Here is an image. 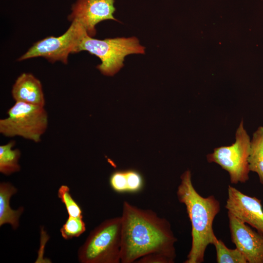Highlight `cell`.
Instances as JSON below:
<instances>
[{"label": "cell", "instance_id": "cell-1", "mask_svg": "<svg viewBox=\"0 0 263 263\" xmlns=\"http://www.w3.org/2000/svg\"><path fill=\"white\" fill-rule=\"evenodd\" d=\"M121 263H135L152 253L174 259L177 239L169 222L151 209H142L124 201L122 206Z\"/></svg>", "mask_w": 263, "mask_h": 263}, {"label": "cell", "instance_id": "cell-2", "mask_svg": "<svg viewBox=\"0 0 263 263\" xmlns=\"http://www.w3.org/2000/svg\"><path fill=\"white\" fill-rule=\"evenodd\" d=\"M180 179L176 194L180 203L186 206L191 225V246L184 263H201L204 262L207 246L217 238L212 226L220 210V204L213 195L204 197L197 192L189 170H186Z\"/></svg>", "mask_w": 263, "mask_h": 263}, {"label": "cell", "instance_id": "cell-3", "mask_svg": "<svg viewBox=\"0 0 263 263\" xmlns=\"http://www.w3.org/2000/svg\"><path fill=\"white\" fill-rule=\"evenodd\" d=\"M121 217L106 219L92 230L78 251L81 263H121Z\"/></svg>", "mask_w": 263, "mask_h": 263}, {"label": "cell", "instance_id": "cell-4", "mask_svg": "<svg viewBox=\"0 0 263 263\" xmlns=\"http://www.w3.org/2000/svg\"><path fill=\"white\" fill-rule=\"evenodd\" d=\"M145 50L134 37L98 39L86 34L80 43L78 52L86 51L97 56L101 63L96 68L103 75L112 76L124 66V59L127 55L144 54Z\"/></svg>", "mask_w": 263, "mask_h": 263}, {"label": "cell", "instance_id": "cell-5", "mask_svg": "<svg viewBox=\"0 0 263 263\" xmlns=\"http://www.w3.org/2000/svg\"><path fill=\"white\" fill-rule=\"evenodd\" d=\"M48 125L44 107L15 102L8 110L7 116L0 119V133L6 137L19 136L38 143Z\"/></svg>", "mask_w": 263, "mask_h": 263}, {"label": "cell", "instance_id": "cell-6", "mask_svg": "<svg viewBox=\"0 0 263 263\" xmlns=\"http://www.w3.org/2000/svg\"><path fill=\"white\" fill-rule=\"evenodd\" d=\"M235 135V142L231 145L216 148L207 155L209 163H215L228 172L230 182L233 184L245 183L250 171L248 159L251 140L244 129L243 120Z\"/></svg>", "mask_w": 263, "mask_h": 263}, {"label": "cell", "instance_id": "cell-7", "mask_svg": "<svg viewBox=\"0 0 263 263\" xmlns=\"http://www.w3.org/2000/svg\"><path fill=\"white\" fill-rule=\"evenodd\" d=\"M86 34L85 28L80 23L73 21L61 36L47 37L36 42L18 60L42 57L51 63L59 61L67 64L70 54L78 53V47Z\"/></svg>", "mask_w": 263, "mask_h": 263}, {"label": "cell", "instance_id": "cell-8", "mask_svg": "<svg viewBox=\"0 0 263 263\" xmlns=\"http://www.w3.org/2000/svg\"><path fill=\"white\" fill-rule=\"evenodd\" d=\"M114 0H76L72 5L69 20L76 21L85 28L88 36H95L96 25L105 20L119 21L113 16Z\"/></svg>", "mask_w": 263, "mask_h": 263}, {"label": "cell", "instance_id": "cell-9", "mask_svg": "<svg viewBox=\"0 0 263 263\" xmlns=\"http://www.w3.org/2000/svg\"><path fill=\"white\" fill-rule=\"evenodd\" d=\"M231 240L248 263H263V234L228 212Z\"/></svg>", "mask_w": 263, "mask_h": 263}, {"label": "cell", "instance_id": "cell-10", "mask_svg": "<svg viewBox=\"0 0 263 263\" xmlns=\"http://www.w3.org/2000/svg\"><path fill=\"white\" fill-rule=\"evenodd\" d=\"M225 208L228 212L263 234V209L260 199L244 194L229 185Z\"/></svg>", "mask_w": 263, "mask_h": 263}, {"label": "cell", "instance_id": "cell-11", "mask_svg": "<svg viewBox=\"0 0 263 263\" xmlns=\"http://www.w3.org/2000/svg\"><path fill=\"white\" fill-rule=\"evenodd\" d=\"M15 102L45 107V99L41 82L30 73H22L16 79L12 89Z\"/></svg>", "mask_w": 263, "mask_h": 263}, {"label": "cell", "instance_id": "cell-12", "mask_svg": "<svg viewBox=\"0 0 263 263\" xmlns=\"http://www.w3.org/2000/svg\"><path fill=\"white\" fill-rule=\"evenodd\" d=\"M17 191V188L9 182L0 184V226L9 224L16 230L19 226V218L24 211V207H20L14 210L10 206L11 196Z\"/></svg>", "mask_w": 263, "mask_h": 263}, {"label": "cell", "instance_id": "cell-13", "mask_svg": "<svg viewBox=\"0 0 263 263\" xmlns=\"http://www.w3.org/2000/svg\"><path fill=\"white\" fill-rule=\"evenodd\" d=\"M250 171L258 175L260 182L263 184V127L260 126L253 133L250 141L248 159Z\"/></svg>", "mask_w": 263, "mask_h": 263}, {"label": "cell", "instance_id": "cell-14", "mask_svg": "<svg viewBox=\"0 0 263 263\" xmlns=\"http://www.w3.org/2000/svg\"><path fill=\"white\" fill-rule=\"evenodd\" d=\"M15 145L16 141L11 140L0 146V172L5 175H10L20 170L19 162L21 152L19 149H13Z\"/></svg>", "mask_w": 263, "mask_h": 263}, {"label": "cell", "instance_id": "cell-15", "mask_svg": "<svg viewBox=\"0 0 263 263\" xmlns=\"http://www.w3.org/2000/svg\"><path fill=\"white\" fill-rule=\"evenodd\" d=\"M216 251L218 263H247L242 252L238 249L228 248L223 242L216 238L213 244Z\"/></svg>", "mask_w": 263, "mask_h": 263}, {"label": "cell", "instance_id": "cell-16", "mask_svg": "<svg viewBox=\"0 0 263 263\" xmlns=\"http://www.w3.org/2000/svg\"><path fill=\"white\" fill-rule=\"evenodd\" d=\"M86 231V225L81 217L69 216L60 229L61 236L65 240L78 237Z\"/></svg>", "mask_w": 263, "mask_h": 263}, {"label": "cell", "instance_id": "cell-17", "mask_svg": "<svg viewBox=\"0 0 263 263\" xmlns=\"http://www.w3.org/2000/svg\"><path fill=\"white\" fill-rule=\"evenodd\" d=\"M70 191L68 186L61 185L58 189L57 196L64 205L69 216L83 218L82 210L72 197Z\"/></svg>", "mask_w": 263, "mask_h": 263}, {"label": "cell", "instance_id": "cell-18", "mask_svg": "<svg viewBox=\"0 0 263 263\" xmlns=\"http://www.w3.org/2000/svg\"><path fill=\"white\" fill-rule=\"evenodd\" d=\"M109 184L111 188L115 192H128L125 170H116L113 172L109 178Z\"/></svg>", "mask_w": 263, "mask_h": 263}, {"label": "cell", "instance_id": "cell-19", "mask_svg": "<svg viewBox=\"0 0 263 263\" xmlns=\"http://www.w3.org/2000/svg\"><path fill=\"white\" fill-rule=\"evenodd\" d=\"M127 181L128 192L140 191L144 185V178L141 173L134 169H125Z\"/></svg>", "mask_w": 263, "mask_h": 263}, {"label": "cell", "instance_id": "cell-20", "mask_svg": "<svg viewBox=\"0 0 263 263\" xmlns=\"http://www.w3.org/2000/svg\"><path fill=\"white\" fill-rule=\"evenodd\" d=\"M175 259L160 253H152L147 254L139 259L137 263H173Z\"/></svg>", "mask_w": 263, "mask_h": 263}]
</instances>
